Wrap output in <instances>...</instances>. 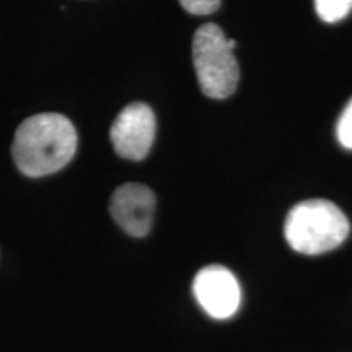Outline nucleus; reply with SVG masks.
<instances>
[{
    "mask_svg": "<svg viewBox=\"0 0 352 352\" xmlns=\"http://www.w3.org/2000/svg\"><path fill=\"white\" fill-rule=\"evenodd\" d=\"M236 41L214 23H206L192 39V64L202 94L209 98L223 100L233 95L240 78V69L233 50Z\"/></svg>",
    "mask_w": 352,
    "mask_h": 352,
    "instance_id": "3",
    "label": "nucleus"
},
{
    "mask_svg": "<svg viewBox=\"0 0 352 352\" xmlns=\"http://www.w3.org/2000/svg\"><path fill=\"white\" fill-rule=\"evenodd\" d=\"M192 292L202 310L215 320H228L239 311L240 284L227 267L217 264L202 267L195 277Z\"/></svg>",
    "mask_w": 352,
    "mask_h": 352,
    "instance_id": "5",
    "label": "nucleus"
},
{
    "mask_svg": "<svg viewBox=\"0 0 352 352\" xmlns=\"http://www.w3.org/2000/svg\"><path fill=\"white\" fill-rule=\"evenodd\" d=\"M179 3L192 15H210L220 7V0H179Z\"/></svg>",
    "mask_w": 352,
    "mask_h": 352,
    "instance_id": "9",
    "label": "nucleus"
},
{
    "mask_svg": "<svg viewBox=\"0 0 352 352\" xmlns=\"http://www.w3.org/2000/svg\"><path fill=\"white\" fill-rule=\"evenodd\" d=\"M344 212L327 199L302 201L289 210L284 235L290 248L302 254H323L338 248L349 235Z\"/></svg>",
    "mask_w": 352,
    "mask_h": 352,
    "instance_id": "2",
    "label": "nucleus"
},
{
    "mask_svg": "<svg viewBox=\"0 0 352 352\" xmlns=\"http://www.w3.org/2000/svg\"><path fill=\"white\" fill-rule=\"evenodd\" d=\"M155 132L157 121L152 108L145 103H132L114 120L109 138L118 155L140 162L151 152Z\"/></svg>",
    "mask_w": 352,
    "mask_h": 352,
    "instance_id": "4",
    "label": "nucleus"
},
{
    "mask_svg": "<svg viewBox=\"0 0 352 352\" xmlns=\"http://www.w3.org/2000/svg\"><path fill=\"white\" fill-rule=\"evenodd\" d=\"M76 151L77 131L72 122L63 114L41 113L19 126L12 155L21 173L39 178L64 168Z\"/></svg>",
    "mask_w": 352,
    "mask_h": 352,
    "instance_id": "1",
    "label": "nucleus"
},
{
    "mask_svg": "<svg viewBox=\"0 0 352 352\" xmlns=\"http://www.w3.org/2000/svg\"><path fill=\"white\" fill-rule=\"evenodd\" d=\"M338 140L344 148L352 151V98L346 104L340 121H338Z\"/></svg>",
    "mask_w": 352,
    "mask_h": 352,
    "instance_id": "8",
    "label": "nucleus"
},
{
    "mask_svg": "<svg viewBox=\"0 0 352 352\" xmlns=\"http://www.w3.org/2000/svg\"><path fill=\"white\" fill-rule=\"evenodd\" d=\"M109 210L114 222L126 233L142 239L152 228L155 196L152 189L139 183L122 184L113 192Z\"/></svg>",
    "mask_w": 352,
    "mask_h": 352,
    "instance_id": "6",
    "label": "nucleus"
},
{
    "mask_svg": "<svg viewBox=\"0 0 352 352\" xmlns=\"http://www.w3.org/2000/svg\"><path fill=\"white\" fill-rule=\"evenodd\" d=\"M315 10L327 23L344 20L352 10V0H315Z\"/></svg>",
    "mask_w": 352,
    "mask_h": 352,
    "instance_id": "7",
    "label": "nucleus"
}]
</instances>
